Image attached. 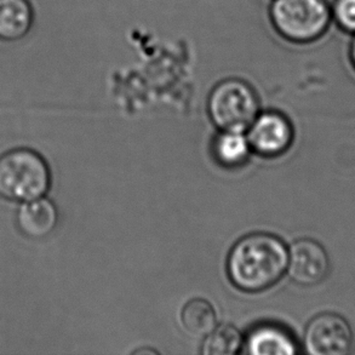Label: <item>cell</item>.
Segmentation results:
<instances>
[{
	"label": "cell",
	"mask_w": 355,
	"mask_h": 355,
	"mask_svg": "<svg viewBox=\"0 0 355 355\" xmlns=\"http://www.w3.org/2000/svg\"><path fill=\"white\" fill-rule=\"evenodd\" d=\"M288 249L269 233H252L236 243L227 259L232 284L244 293H261L274 286L286 273Z\"/></svg>",
	"instance_id": "cell-1"
},
{
	"label": "cell",
	"mask_w": 355,
	"mask_h": 355,
	"mask_svg": "<svg viewBox=\"0 0 355 355\" xmlns=\"http://www.w3.org/2000/svg\"><path fill=\"white\" fill-rule=\"evenodd\" d=\"M269 19L274 31L288 43H315L331 27V3L329 0H273L269 6Z\"/></svg>",
	"instance_id": "cell-2"
},
{
	"label": "cell",
	"mask_w": 355,
	"mask_h": 355,
	"mask_svg": "<svg viewBox=\"0 0 355 355\" xmlns=\"http://www.w3.org/2000/svg\"><path fill=\"white\" fill-rule=\"evenodd\" d=\"M51 171L46 160L33 149L15 148L0 155V197L24 202L46 196Z\"/></svg>",
	"instance_id": "cell-3"
},
{
	"label": "cell",
	"mask_w": 355,
	"mask_h": 355,
	"mask_svg": "<svg viewBox=\"0 0 355 355\" xmlns=\"http://www.w3.org/2000/svg\"><path fill=\"white\" fill-rule=\"evenodd\" d=\"M207 113L217 129L244 132L259 116V96L249 83L230 78L212 89Z\"/></svg>",
	"instance_id": "cell-4"
},
{
	"label": "cell",
	"mask_w": 355,
	"mask_h": 355,
	"mask_svg": "<svg viewBox=\"0 0 355 355\" xmlns=\"http://www.w3.org/2000/svg\"><path fill=\"white\" fill-rule=\"evenodd\" d=\"M354 335L345 318L322 313L308 322L304 331V349L312 355L349 354Z\"/></svg>",
	"instance_id": "cell-5"
},
{
	"label": "cell",
	"mask_w": 355,
	"mask_h": 355,
	"mask_svg": "<svg viewBox=\"0 0 355 355\" xmlns=\"http://www.w3.org/2000/svg\"><path fill=\"white\" fill-rule=\"evenodd\" d=\"M250 148L263 158H277L288 152L295 137L290 120L279 112H264L248 129Z\"/></svg>",
	"instance_id": "cell-6"
},
{
	"label": "cell",
	"mask_w": 355,
	"mask_h": 355,
	"mask_svg": "<svg viewBox=\"0 0 355 355\" xmlns=\"http://www.w3.org/2000/svg\"><path fill=\"white\" fill-rule=\"evenodd\" d=\"M331 270L327 250L313 239H300L288 249V278L293 283L311 288L322 283Z\"/></svg>",
	"instance_id": "cell-7"
},
{
	"label": "cell",
	"mask_w": 355,
	"mask_h": 355,
	"mask_svg": "<svg viewBox=\"0 0 355 355\" xmlns=\"http://www.w3.org/2000/svg\"><path fill=\"white\" fill-rule=\"evenodd\" d=\"M58 223V207L45 196L19 202L16 225L19 231L29 239L46 238L56 230Z\"/></svg>",
	"instance_id": "cell-8"
},
{
	"label": "cell",
	"mask_w": 355,
	"mask_h": 355,
	"mask_svg": "<svg viewBox=\"0 0 355 355\" xmlns=\"http://www.w3.org/2000/svg\"><path fill=\"white\" fill-rule=\"evenodd\" d=\"M245 352L252 355L297 354L298 345L286 327L275 324L254 327L245 338Z\"/></svg>",
	"instance_id": "cell-9"
},
{
	"label": "cell",
	"mask_w": 355,
	"mask_h": 355,
	"mask_svg": "<svg viewBox=\"0 0 355 355\" xmlns=\"http://www.w3.org/2000/svg\"><path fill=\"white\" fill-rule=\"evenodd\" d=\"M33 22V6L29 0H0V40L24 38Z\"/></svg>",
	"instance_id": "cell-10"
},
{
	"label": "cell",
	"mask_w": 355,
	"mask_h": 355,
	"mask_svg": "<svg viewBox=\"0 0 355 355\" xmlns=\"http://www.w3.org/2000/svg\"><path fill=\"white\" fill-rule=\"evenodd\" d=\"M181 322L191 336L205 338L216 329V312L211 303L202 298H194L184 304L181 312Z\"/></svg>",
	"instance_id": "cell-11"
},
{
	"label": "cell",
	"mask_w": 355,
	"mask_h": 355,
	"mask_svg": "<svg viewBox=\"0 0 355 355\" xmlns=\"http://www.w3.org/2000/svg\"><path fill=\"white\" fill-rule=\"evenodd\" d=\"M251 148L243 132L221 131L212 144V154L225 168H238L246 163Z\"/></svg>",
	"instance_id": "cell-12"
},
{
	"label": "cell",
	"mask_w": 355,
	"mask_h": 355,
	"mask_svg": "<svg viewBox=\"0 0 355 355\" xmlns=\"http://www.w3.org/2000/svg\"><path fill=\"white\" fill-rule=\"evenodd\" d=\"M244 347V337L233 325H222L209 334L202 347L204 355H234Z\"/></svg>",
	"instance_id": "cell-13"
},
{
	"label": "cell",
	"mask_w": 355,
	"mask_h": 355,
	"mask_svg": "<svg viewBox=\"0 0 355 355\" xmlns=\"http://www.w3.org/2000/svg\"><path fill=\"white\" fill-rule=\"evenodd\" d=\"M332 24L343 33L355 34V0H334L331 3Z\"/></svg>",
	"instance_id": "cell-14"
},
{
	"label": "cell",
	"mask_w": 355,
	"mask_h": 355,
	"mask_svg": "<svg viewBox=\"0 0 355 355\" xmlns=\"http://www.w3.org/2000/svg\"><path fill=\"white\" fill-rule=\"evenodd\" d=\"M348 58L351 61L352 67L355 71V34L352 38L351 44H349V48H348Z\"/></svg>",
	"instance_id": "cell-15"
}]
</instances>
